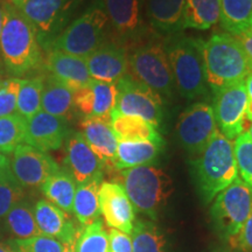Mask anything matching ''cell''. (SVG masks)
Wrapping results in <instances>:
<instances>
[{
	"mask_svg": "<svg viewBox=\"0 0 252 252\" xmlns=\"http://www.w3.org/2000/svg\"><path fill=\"white\" fill-rule=\"evenodd\" d=\"M163 145L153 141L118 140L115 169L124 171L133 167L151 165L159 157Z\"/></svg>",
	"mask_w": 252,
	"mask_h": 252,
	"instance_id": "25",
	"label": "cell"
},
{
	"mask_svg": "<svg viewBox=\"0 0 252 252\" xmlns=\"http://www.w3.org/2000/svg\"><path fill=\"white\" fill-rule=\"evenodd\" d=\"M236 39L238 40V42L243 47L245 54H247L252 67V32H248V33L236 36Z\"/></svg>",
	"mask_w": 252,
	"mask_h": 252,
	"instance_id": "42",
	"label": "cell"
},
{
	"mask_svg": "<svg viewBox=\"0 0 252 252\" xmlns=\"http://www.w3.org/2000/svg\"><path fill=\"white\" fill-rule=\"evenodd\" d=\"M75 242H76V238L72 239V241L65 242V243H62V252H75Z\"/></svg>",
	"mask_w": 252,
	"mask_h": 252,
	"instance_id": "45",
	"label": "cell"
},
{
	"mask_svg": "<svg viewBox=\"0 0 252 252\" xmlns=\"http://www.w3.org/2000/svg\"><path fill=\"white\" fill-rule=\"evenodd\" d=\"M19 252H62L63 245L55 238L39 235L28 239H13Z\"/></svg>",
	"mask_w": 252,
	"mask_h": 252,
	"instance_id": "39",
	"label": "cell"
},
{
	"mask_svg": "<svg viewBox=\"0 0 252 252\" xmlns=\"http://www.w3.org/2000/svg\"><path fill=\"white\" fill-rule=\"evenodd\" d=\"M8 161L14 178L24 189L41 188L47 179L60 169L48 153L28 144L19 145Z\"/></svg>",
	"mask_w": 252,
	"mask_h": 252,
	"instance_id": "13",
	"label": "cell"
},
{
	"mask_svg": "<svg viewBox=\"0 0 252 252\" xmlns=\"http://www.w3.org/2000/svg\"><path fill=\"white\" fill-rule=\"evenodd\" d=\"M27 119L18 112L0 118V153H13L19 145L26 144Z\"/></svg>",
	"mask_w": 252,
	"mask_h": 252,
	"instance_id": "34",
	"label": "cell"
},
{
	"mask_svg": "<svg viewBox=\"0 0 252 252\" xmlns=\"http://www.w3.org/2000/svg\"><path fill=\"white\" fill-rule=\"evenodd\" d=\"M103 176L94 179L83 185H78L72 204V213L75 214L82 226L93 224L99 220V198L98 191Z\"/></svg>",
	"mask_w": 252,
	"mask_h": 252,
	"instance_id": "27",
	"label": "cell"
},
{
	"mask_svg": "<svg viewBox=\"0 0 252 252\" xmlns=\"http://www.w3.org/2000/svg\"><path fill=\"white\" fill-rule=\"evenodd\" d=\"M4 25L0 35V56L13 77L26 75L42 62V52L34 31L20 8L5 0Z\"/></svg>",
	"mask_w": 252,
	"mask_h": 252,
	"instance_id": "1",
	"label": "cell"
},
{
	"mask_svg": "<svg viewBox=\"0 0 252 252\" xmlns=\"http://www.w3.org/2000/svg\"><path fill=\"white\" fill-rule=\"evenodd\" d=\"M64 141L65 167L77 186L103 176L104 165L90 149L81 132L69 131Z\"/></svg>",
	"mask_w": 252,
	"mask_h": 252,
	"instance_id": "15",
	"label": "cell"
},
{
	"mask_svg": "<svg viewBox=\"0 0 252 252\" xmlns=\"http://www.w3.org/2000/svg\"><path fill=\"white\" fill-rule=\"evenodd\" d=\"M250 32H252V15H251V27H250Z\"/></svg>",
	"mask_w": 252,
	"mask_h": 252,
	"instance_id": "52",
	"label": "cell"
},
{
	"mask_svg": "<svg viewBox=\"0 0 252 252\" xmlns=\"http://www.w3.org/2000/svg\"><path fill=\"white\" fill-rule=\"evenodd\" d=\"M2 25H4V8H2V2L0 1V35H1Z\"/></svg>",
	"mask_w": 252,
	"mask_h": 252,
	"instance_id": "46",
	"label": "cell"
},
{
	"mask_svg": "<svg viewBox=\"0 0 252 252\" xmlns=\"http://www.w3.org/2000/svg\"><path fill=\"white\" fill-rule=\"evenodd\" d=\"M0 252H19L13 241L12 242H0Z\"/></svg>",
	"mask_w": 252,
	"mask_h": 252,
	"instance_id": "43",
	"label": "cell"
},
{
	"mask_svg": "<svg viewBox=\"0 0 252 252\" xmlns=\"http://www.w3.org/2000/svg\"><path fill=\"white\" fill-rule=\"evenodd\" d=\"M214 252H231V249H229V248L224 247V248H220V249H217V250H216V251H214Z\"/></svg>",
	"mask_w": 252,
	"mask_h": 252,
	"instance_id": "49",
	"label": "cell"
},
{
	"mask_svg": "<svg viewBox=\"0 0 252 252\" xmlns=\"http://www.w3.org/2000/svg\"><path fill=\"white\" fill-rule=\"evenodd\" d=\"M248 132V134L250 135V138L252 139V125L250 126V128H249V131H247Z\"/></svg>",
	"mask_w": 252,
	"mask_h": 252,
	"instance_id": "51",
	"label": "cell"
},
{
	"mask_svg": "<svg viewBox=\"0 0 252 252\" xmlns=\"http://www.w3.org/2000/svg\"><path fill=\"white\" fill-rule=\"evenodd\" d=\"M47 53L45 65L50 76L62 82L74 93L93 81L86 59L59 50H49Z\"/></svg>",
	"mask_w": 252,
	"mask_h": 252,
	"instance_id": "21",
	"label": "cell"
},
{
	"mask_svg": "<svg viewBox=\"0 0 252 252\" xmlns=\"http://www.w3.org/2000/svg\"><path fill=\"white\" fill-rule=\"evenodd\" d=\"M196 186L204 203H210L238 178L234 143L220 131L193 161Z\"/></svg>",
	"mask_w": 252,
	"mask_h": 252,
	"instance_id": "3",
	"label": "cell"
},
{
	"mask_svg": "<svg viewBox=\"0 0 252 252\" xmlns=\"http://www.w3.org/2000/svg\"><path fill=\"white\" fill-rule=\"evenodd\" d=\"M117 84L93 80L74 93L75 111L82 118H111L116 109Z\"/></svg>",
	"mask_w": 252,
	"mask_h": 252,
	"instance_id": "16",
	"label": "cell"
},
{
	"mask_svg": "<svg viewBox=\"0 0 252 252\" xmlns=\"http://www.w3.org/2000/svg\"><path fill=\"white\" fill-rule=\"evenodd\" d=\"M67 121L41 110L27 121L26 144L42 152L59 150L68 134Z\"/></svg>",
	"mask_w": 252,
	"mask_h": 252,
	"instance_id": "18",
	"label": "cell"
},
{
	"mask_svg": "<svg viewBox=\"0 0 252 252\" xmlns=\"http://www.w3.org/2000/svg\"><path fill=\"white\" fill-rule=\"evenodd\" d=\"M234 152L239 178L252 188V139L248 132H243L236 138Z\"/></svg>",
	"mask_w": 252,
	"mask_h": 252,
	"instance_id": "37",
	"label": "cell"
},
{
	"mask_svg": "<svg viewBox=\"0 0 252 252\" xmlns=\"http://www.w3.org/2000/svg\"><path fill=\"white\" fill-rule=\"evenodd\" d=\"M76 188L77 184L75 182L74 178L69 174L67 169L61 168L49 179H47L45 184L41 186V190L47 201L60 208L65 214L72 213Z\"/></svg>",
	"mask_w": 252,
	"mask_h": 252,
	"instance_id": "28",
	"label": "cell"
},
{
	"mask_svg": "<svg viewBox=\"0 0 252 252\" xmlns=\"http://www.w3.org/2000/svg\"><path fill=\"white\" fill-rule=\"evenodd\" d=\"M2 82H4V78H2V71H1V68H0V86L2 84Z\"/></svg>",
	"mask_w": 252,
	"mask_h": 252,
	"instance_id": "50",
	"label": "cell"
},
{
	"mask_svg": "<svg viewBox=\"0 0 252 252\" xmlns=\"http://www.w3.org/2000/svg\"><path fill=\"white\" fill-rule=\"evenodd\" d=\"M245 87H247L248 98L252 99V71L248 75V77L245 78Z\"/></svg>",
	"mask_w": 252,
	"mask_h": 252,
	"instance_id": "44",
	"label": "cell"
},
{
	"mask_svg": "<svg viewBox=\"0 0 252 252\" xmlns=\"http://www.w3.org/2000/svg\"><path fill=\"white\" fill-rule=\"evenodd\" d=\"M8 1L11 2V4H13L14 6H17L18 8H21L27 0H8Z\"/></svg>",
	"mask_w": 252,
	"mask_h": 252,
	"instance_id": "47",
	"label": "cell"
},
{
	"mask_svg": "<svg viewBox=\"0 0 252 252\" xmlns=\"http://www.w3.org/2000/svg\"><path fill=\"white\" fill-rule=\"evenodd\" d=\"M109 24L124 39H134L144 33V0H99Z\"/></svg>",
	"mask_w": 252,
	"mask_h": 252,
	"instance_id": "19",
	"label": "cell"
},
{
	"mask_svg": "<svg viewBox=\"0 0 252 252\" xmlns=\"http://www.w3.org/2000/svg\"><path fill=\"white\" fill-rule=\"evenodd\" d=\"M90 77L105 83H117L128 74V55L125 49L104 43L86 58Z\"/></svg>",
	"mask_w": 252,
	"mask_h": 252,
	"instance_id": "17",
	"label": "cell"
},
{
	"mask_svg": "<svg viewBox=\"0 0 252 252\" xmlns=\"http://www.w3.org/2000/svg\"><path fill=\"white\" fill-rule=\"evenodd\" d=\"M75 252H110L109 232L102 220L82 226L75 242Z\"/></svg>",
	"mask_w": 252,
	"mask_h": 252,
	"instance_id": "36",
	"label": "cell"
},
{
	"mask_svg": "<svg viewBox=\"0 0 252 252\" xmlns=\"http://www.w3.org/2000/svg\"><path fill=\"white\" fill-rule=\"evenodd\" d=\"M41 110L68 121L75 112L74 91L50 75L45 77Z\"/></svg>",
	"mask_w": 252,
	"mask_h": 252,
	"instance_id": "26",
	"label": "cell"
},
{
	"mask_svg": "<svg viewBox=\"0 0 252 252\" xmlns=\"http://www.w3.org/2000/svg\"><path fill=\"white\" fill-rule=\"evenodd\" d=\"M23 78L11 77L0 86V118L17 112V99Z\"/></svg>",
	"mask_w": 252,
	"mask_h": 252,
	"instance_id": "38",
	"label": "cell"
},
{
	"mask_svg": "<svg viewBox=\"0 0 252 252\" xmlns=\"http://www.w3.org/2000/svg\"><path fill=\"white\" fill-rule=\"evenodd\" d=\"M33 212L41 235L58 239L61 243L76 238L82 228H77L67 214L47 200L37 201Z\"/></svg>",
	"mask_w": 252,
	"mask_h": 252,
	"instance_id": "22",
	"label": "cell"
},
{
	"mask_svg": "<svg viewBox=\"0 0 252 252\" xmlns=\"http://www.w3.org/2000/svg\"><path fill=\"white\" fill-rule=\"evenodd\" d=\"M108 232L110 252H132V241L130 235L112 228Z\"/></svg>",
	"mask_w": 252,
	"mask_h": 252,
	"instance_id": "41",
	"label": "cell"
},
{
	"mask_svg": "<svg viewBox=\"0 0 252 252\" xmlns=\"http://www.w3.org/2000/svg\"><path fill=\"white\" fill-rule=\"evenodd\" d=\"M185 0H147L146 14L151 26L167 35L184 30Z\"/></svg>",
	"mask_w": 252,
	"mask_h": 252,
	"instance_id": "23",
	"label": "cell"
},
{
	"mask_svg": "<svg viewBox=\"0 0 252 252\" xmlns=\"http://www.w3.org/2000/svg\"><path fill=\"white\" fill-rule=\"evenodd\" d=\"M229 244L237 252H252V212L238 234L230 239Z\"/></svg>",
	"mask_w": 252,
	"mask_h": 252,
	"instance_id": "40",
	"label": "cell"
},
{
	"mask_svg": "<svg viewBox=\"0 0 252 252\" xmlns=\"http://www.w3.org/2000/svg\"><path fill=\"white\" fill-rule=\"evenodd\" d=\"M247 104L248 93L245 81L237 82L214 94L212 106L217 128L229 140H235L244 132Z\"/></svg>",
	"mask_w": 252,
	"mask_h": 252,
	"instance_id": "12",
	"label": "cell"
},
{
	"mask_svg": "<svg viewBox=\"0 0 252 252\" xmlns=\"http://www.w3.org/2000/svg\"><path fill=\"white\" fill-rule=\"evenodd\" d=\"M252 0H220V23L234 36L250 32Z\"/></svg>",
	"mask_w": 252,
	"mask_h": 252,
	"instance_id": "29",
	"label": "cell"
},
{
	"mask_svg": "<svg viewBox=\"0 0 252 252\" xmlns=\"http://www.w3.org/2000/svg\"><path fill=\"white\" fill-rule=\"evenodd\" d=\"M131 234L132 252H165V237L151 220H134Z\"/></svg>",
	"mask_w": 252,
	"mask_h": 252,
	"instance_id": "32",
	"label": "cell"
},
{
	"mask_svg": "<svg viewBox=\"0 0 252 252\" xmlns=\"http://www.w3.org/2000/svg\"><path fill=\"white\" fill-rule=\"evenodd\" d=\"M163 46L179 93L187 99L206 94L208 87L203 70L202 40L174 34Z\"/></svg>",
	"mask_w": 252,
	"mask_h": 252,
	"instance_id": "4",
	"label": "cell"
},
{
	"mask_svg": "<svg viewBox=\"0 0 252 252\" xmlns=\"http://www.w3.org/2000/svg\"><path fill=\"white\" fill-rule=\"evenodd\" d=\"M83 0H27L21 12L35 31L41 48L68 26L69 20Z\"/></svg>",
	"mask_w": 252,
	"mask_h": 252,
	"instance_id": "9",
	"label": "cell"
},
{
	"mask_svg": "<svg viewBox=\"0 0 252 252\" xmlns=\"http://www.w3.org/2000/svg\"><path fill=\"white\" fill-rule=\"evenodd\" d=\"M128 71L134 80L161 97H172L175 83L163 43H147L128 55Z\"/></svg>",
	"mask_w": 252,
	"mask_h": 252,
	"instance_id": "8",
	"label": "cell"
},
{
	"mask_svg": "<svg viewBox=\"0 0 252 252\" xmlns=\"http://www.w3.org/2000/svg\"><path fill=\"white\" fill-rule=\"evenodd\" d=\"M0 1H1V2H2V1H5V0H0Z\"/></svg>",
	"mask_w": 252,
	"mask_h": 252,
	"instance_id": "53",
	"label": "cell"
},
{
	"mask_svg": "<svg viewBox=\"0 0 252 252\" xmlns=\"http://www.w3.org/2000/svg\"><path fill=\"white\" fill-rule=\"evenodd\" d=\"M251 212L252 188L238 176L214 198L210 217L217 234L230 241L238 234Z\"/></svg>",
	"mask_w": 252,
	"mask_h": 252,
	"instance_id": "7",
	"label": "cell"
},
{
	"mask_svg": "<svg viewBox=\"0 0 252 252\" xmlns=\"http://www.w3.org/2000/svg\"><path fill=\"white\" fill-rule=\"evenodd\" d=\"M219 131L213 106L206 102L194 103L181 113L176 133L188 153L198 156Z\"/></svg>",
	"mask_w": 252,
	"mask_h": 252,
	"instance_id": "11",
	"label": "cell"
},
{
	"mask_svg": "<svg viewBox=\"0 0 252 252\" xmlns=\"http://www.w3.org/2000/svg\"><path fill=\"white\" fill-rule=\"evenodd\" d=\"M202 59L207 87L213 94L245 81L252 71L243 47L229 33H215L202 41Z\"/></svg>",
	"mask_w": 252,
	"mask_h": 252,
	"instance_id": "2",
	"label": "cell"
},
{
	"mask_svg": "<svg viewBox=\"0 0 252 252\" xmlns=\"http://www.w3.org/2000/svg\"><path fill=\"white\" fill-rule=\"evenodd\" d=\"M80 126L81 133L87 144L102 161L104 167L115 168L118 139L112 130L110 119L82 118Z\"/></svg>",
	"mask_w": 252,
	"mask_h": 252,
	"instance_id": "20",
	"label": "cell"
},
{
	"mask_svg": "<svg viewBox=\"0 0 252 252\" xmlns=\"http://www.w3.org/2000/svg\"><path fill=\"white\" fill-rule=\"evenodd\" d=\"M99 210L110 228L130 235L135 220L134 208L124 188L117 182L103 181L99 191Z\"/></svg>",
	"mask_w": 252,
	"mask_h": 252,
	"instance_id": "14",
	"label": "cell"
},
{
	"mask_svg": "<svg viewBox=\"0 0 252 252\" xmlns=\"http://www.w3.org/2000/svg\"><path fill=\"white\" fill-rule=\"evenodd\" d=\"M109 19L100 1L75 19L71 24L53 39L45 50H59L67 54L86 59L104 45Z\"/></svg>",
	"mask_w": 252,
	"mask_h": 252,
	"instance_id": "6",
	"label": "cell"
},
{
	"mask_svg": "<svg viewBox=\"0 0 252 252\" xmlns=\"http://www.w3.org/2000/svg\"><path fill=\"white\" fill-rule=\"evenodd\" d=\"M25 189L14 178L7 161L0 168V222L15 204L25 200Z\"/></svg>",
	"mask_w": 252,
	"mask_h": 252,
	"instance_id": "35",
	"label": "cell"
},
{
	"mask_svg": "<svg viewBox=\"0 0 252 252\" xmlns=\"http://www.w3.org/2000/svg\"><path fill=\"white\" fill-rule=\"evenodd\" d=\"M124 188L134 210L151 220L167 203L173 193V181L159 167L153 165L138 166L121 171Z\"/></svg>",
	"mask_w": 252,
	"mask_h": 252,
	"instance_id": "5",
	"label": "cell"
},
{
	"mask_svg": "<svg viewBox=\"0 0 252 252\" xmlns=\"http://www.w3.org/2000/svg\"><path fill=\"white\" fill-rule=\"evenodd\" d=\"M43 84V76L24 78L21 82L17 99V112L27 121L41 111Z\"/></svg>",
	"mask_w": 252,
	"mask_h": 252,
	"instance_id": "33",
	"label": "cell"
},
{
	"mask_svg": "<svg viewBox=\"0 0 252 252\" xmlns=\"http://www.w3.org/2000/svg\"><path fill=\"white\" fill-rule=\"evenodd\" d=\"M7 161H8L7 158H6L2 153H0V168H1V167L4 166Z\"/></svg>",
	"mask_w": 252,
	"mask_h": 252,
	"instance_id": "48",
	"label": "cell"
},
{
	"mask_svg": "<svg viewBox=\"0 0 252 252\" xmlns=\"http://www.w3.org/2000/svg\"><path fill=\"white\" fill-rule=\"evenodd\" d=\"M220 21V0H185L184 30L207 31Z\"/></svg>",
	"mask_w": 252,
	"mask_h": 252,
	"instance_id": "31",
	"label": "cell"
},
{
	"mask_svg": "<svg viewBox=\"0 0 252 252\" xmlns=\"http://www.w3.org/2000/svg\"><path fill=\"white\" fill-rule=\"evenodd\" d=\"M118 96L113 112L134 116L160 128L163 122V100L160 94L134 80L130 74L118 81Z\"/></svg>",
	"mask_w": 252,
	"mask_h": 252,
	"instance_id": "10",
	"label": "cell"
},
{
	"mask_svg": "<svg viewBox=\"0 0 252 252\" xmlns=\"http://www.w3.org/2000/svg\"><path fill=\"white\" fill-rule=\"evenodd\" d=\"M2 226L13 239H28L41 235L32 204L23 200L15 204L2 220Z\"/></svg>",
	"mask_w": 252,
	"mask_h": 252,
	"instance_id": "30",
	"label": "cell"
},
{
	"mask_svg": "<svg viewBox=\"0 0 252 252\" xmlns=\"http://www.w3.org/2000/svg\"><path fill=\"white\" fill-rule=\"evenodd\" d=\"M110 123L118 140L153 141L165 144L159 130L143 118L112 112Z\"/></svg>",
	"mask_w": 252,
	"mask_h": 252,
	"instance_id": "24",
	"label": "cell"
}]
</instances>
